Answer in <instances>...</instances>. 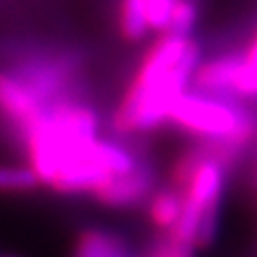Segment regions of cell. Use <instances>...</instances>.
<instances>
[{
	"instance_id": "obj_4",
	"label": "cell",
	"mask_w": 257,
	"mask_h": 257,
	"mask_svg": "<svg viewBox=\"0 0 257 257\" xmlns=\"http://www.w3.org/2000/svg\"><path fill=\"white\" fill-rule=\"evenodd\" d=\"M152 190H154V170L148 166V162L140 160V164L130 172L111 176L93 195L103 205L109 207H134L146 201Z\"/></svg>"
},
{
	"instance_id": "obj_5",
	"label": "cell",
	"mask_w": 257,
	"mask_h": 257,
	"mask_svg": "<svg viewBox=\"0 0 257 257\" xmlns=\"http://www.w3.org/2000/svg\"><path fill=\"white\" fill-rule=\"evenodd\" d=\"M73 257H134L127 243L109 231L87 229L81 233Z\"/></svg>"
},
{
	"instance_id": "obj_9",
	"label": "cell",
	"mask_w": 257,
	"mask_h": 257,
	"mask_svg": "<svg viewBox=\"0 0 257 257\" xmlns=\"http://www.w3.org/2000/svg\"><path fill=\"white\" fill-rule=\"evenodd\" d=\"M229 93H239V95H249V97L257 95V63L245 61L243 55L239 57Z\"/></svg>"
},
{
	"instance_id": "obj_1",
	"label": "cell",
	"mask_w": 257,
	"mask_h": 257,
	"mask_svg": "<svg viewBox=\"0 0 257 257\" xmlns=\"http://www.w3.org/2000/svg\"><path fill=\"white\" fill-rule=\"evenodd\" d=\"M199 61L201 51L190 35L164 33L144 55L113 113L115 132L144 134L166 121L172 105L192 81Z\"/></svg>"
},
{
	"instance_id": "obj_6",
	"label": "cell",
	"mask_w": 257,
	"mask_h": 257,
	"mask_svg": "<svg viewBox=\"0 0 257 257\" xmlns=\"http://www.w3.org/2000/svg\"><path fill=\"white\" fill-rule=\"evenodd\" d=\"M182 203H184L182 192L176 186L154 192L150 199V217L154 225L170 231L182 213Z\"/></svg>"
},
{
	"instance_id": "obj_10",
	"label": "cell",
	"mask_w": 257,
	"mask_h": 257,
	"mask_svg": "<svg viewBox=\"0 0 257 257\" xmlns=\"http://www.w3.org/2000/svg\"><path fill=\"white\" fill-rule=\"evenodd\" d=\"M197 23V3L195 0H176L170 15L168 33L174 35H190Z\"/></svg>"
},
{
	"instance_id": "obj_7",
	"label": "cell",
	"mask_w": 257,
	"mask_h": 257,
	"mask_svg": "<svg viewBox=\"0 0 257 257\" xmlns=\"http://www.w3.org/2000/svg\"><path fill=\"white\" fill-rule=\"evenodd\" d=\"M119 31L127 41H142L150 33L146 0H119Z\"/></svg>"
},
{
	"instance_id": "obj_8",
	"label": "cell",
	"mask_w": 257,
	"mask_h": 257,
	"mask_svg": "<svg viewBox=\"0 0 257 257\" xmlns=\"http://www.w3.org/2000/svg\"><path fill=\"white\" fill-rule=\"evenodd\" d=\"M39 184L31 166H0V192H29Z\"/></svg>"
},
{
	"instance_id": "obj_2",
	"label": "cell",
	"mask_w": 257,
	"mask_h": 257,
	"mask_svg": "<svg viewBox=\"0 0 257 257\" xmlns=\"http://www.w3.org/2000/svg\"><path fill=\"white\" fill-rule=\"evenodd\" d=\"M168 119L209 142L239 148L253 134L251 117L237 105L203 91H184L172 105Z\"/></svg>"
},
{
	"instance_id": "obj_3",
	"label": "cell",
	"mask_w": 257,
	"mask_h": 257,
	"mask_svg": "<svg viewBox=\"0 0 257 257\" xmlns=\"http://www.w3.org/2000/svg\"><path fill=\"white\" fill-rule=\"evenodd\" d=\"M49 105L53 103H47L19 71H0V111L13 123L17 134Z\"/></svg>"
},
{
	"instance_id": "obj_11",
	"label": "cell",
	"mask_w": 257,
	"mask_h": 257,
	"mask_svg": "<svg viewBox=\"0 0 257 257\" xmlns=\"http://www.w3.org/2000/svg\"><path fill=\"white\" fill-rule=\"evenodd\" d=\"M176 0H146V19L150 31L156 33H168L170 15Z\"/></svg>"
},
{
	"instance_id": "obj_12",
	"label": "cell",
	"mask_w": 257,
	"mask_h": 257,
	"mask_svg": "<svg viewBox=\"0 0 257 257\" xmlns=\"http://www.w3.org/2000/svg\"><path fill=\"white\" fill-rule=\"evenodd\" d=\"M243 59L249 61V63H257V35H255V39L251 41L249 49L243 53Z\"/></svg>"
}]
</instances>
